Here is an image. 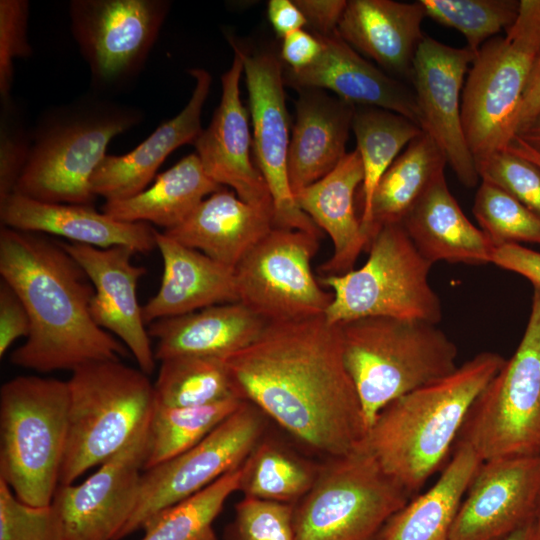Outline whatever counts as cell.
<instances>
[{"mask_svg": "<svg viewBox=\"0 0 540 540\" xmlns=\"http://www.w3.org/2000/svg\"><path fill=\"white\" fill-rule=\"evenodd\" d=\"M225 361L236 395L310 450L327 458L364 443L367 427L340 326L324 315L268 323Z\"/></svg>", "mask_w": 540, "mask_h": 540, "instance_id": "obj_1", "label": "cell"}, {"mask_svg": "<svg viewBox=\"0 0 540 540\" xmlns=\"http://www.w3.org/2000/svg\"><path fill=\"white\" fill-rule=\"evenodd\" d=\"M0 275L22 300L31 323L25 342L10 354L13 365L39 373L72 372L128 354L94 322V286L62 242L1 226Z\"/></svg>", "mask_w": 540, "mask_h": 540, "instance_id": "obj_2", "label": "cell"}, {"mask_svg": "<svg viewBox=\"0 0 540 540\" xmlns=\"http://www.w3.org/2000/svg\"><path fill=\"white\" fill-rule=\"evenodd\" d=\"M481 352L451 374L388 404L365 444L382 469L410 495L444 464L477 397L505 362Z\"/></svg>", "mask_w": 540, "mask_h": 540, "instance_id": "obj_3", "label": "cell"}, {"mask_svg": "<svg viewBox=\"0 0 540 540\" xmlns=\"http://www.w3.org/2000/svg\"><path fill=\"white\" fill-rule=\"evenodd\" d=\"M144 112L88 92L51 106L31 129V150L13 193L50 203L93 205L91 177L111 140L138 126Z\"/></svg>", "mask_w": 540, "mask_h": 540, "instance_id": "obj_4", "label": "cell"}, {"mask_svg": "<svg viewBox=\"0 0 540 540\" xmlns=\"http://www.w3.org/2000/svg\"><path fill=\"white\" fill-rule=\"evenodd\" d=\"M338 325L367 432L388 404L458 367L457 346L437 324L375 316Z\"/></svg>", "mask_w": 540, "mask_h": 540, "instance_id": "obj_5", "label": "cell"}, {"mask_svg": "<svg viewBox=\"0 0 540 540\" xmlns=\"http://www.w3.org/2000/svg\"><path fill=\"white\" fill-rule=\"evenodd\" d=\"M67 381L17 376L0 389V479L32 506H48L59 486L68 434Z\"/></svg>", "mask_w": 540, "mask_h": 540, "instance_id": "obj_6", "label": "cell"}, {"mask_svg": "<svg viewBox=\"0 0 540 540\" xmlns=\"http://www.w3.org/2000/svg\"><path fill=\"white\" fill-rule=\"evenodd\" d=\"M148 376L120 360L90 362L71 372L59 485L101 465L149 422L155 394Z\"/></svg>", "mask_w": 540, "mask_h": 540, "instance_id": "obj_7", "label": "cell"}, {"mask_svg": "<svg viewBox=\"0 0 540 540\" xmlns=\"http://www.w3.org/2000/svg\"><path fill=\"white\" fill-rule=\"evenodd\" d=\"M540 58V0H520L504 36L486 41L464 83L461 117L476 164L505 151L516 136L525 89Z\"/></svg>", "mask_w": 540, "mask_h": 540, "instance_id": "obj_8", "label": "cell"}, {"mask_svg": "<svg viewBox=\"0 0 540 540\" xmlns=\"http://www.w3.org/2000/svg\"><path fill=\"white\" fill-rule=\"evenodd\" d=\"M367 252L360 268L318 278L333 294L324 314L329 323L375 316L441 321V301L428 281L433 264L419 253L402 224L380 228Z\"/></svg>", "mask_w": 540, "mask_h": 540, "instance_id": "obj_9", "label": "cell"}, {"mask_svg": "<svg viewBox=\"0 0 540 540\" xmlns=\"http://www.w3.org/2000/svg\"><path fill=\"white\" fill-rule=\"evenodd\" d=\"M410 497L364 442L320 463L312 487L293 505L296 540H375Z\"/></svg>", "mask_w": 540, "mask_h": 540, "instance_id": "obj_10", "label": "cell"}, {"mask_svg": "<svg viewBox=\"0 0 540 540\" xmlns=\"http://www.w3.org/2000/svg\"><path fill=\"white\" fill-rule=\"evenodd\" d=\"M458 443L470 446L482 462L540 456V287L534 286L516 351L477 397Z\"/></svg>", "mask_w": 540, "mask_h": 540, "instance_id": "obj_11", "label": "cell"}, {"mask_svg": "<svg viewBox=\"0 0 540 540\" xmlns=\"http://www.w3.org/2000/svg\"><path fill=\"white\" fill-rule=\"evenodd\" d=\"M168 0H71L70 28L91 92L112 98L140 76L168 16Z\"/></svg>", "mask_w": 540, "mask_h": 540, "instance_id": "obj_12", "label": "cell"}, {"mask_svg": "<svg viewBox=\"0 0 540 540\" xmlns=\"http://www.w3.org/2000/svg\"><path fill=\"white\" fill-rule=\"evenodd\" d=\"M319 239L274 227L235 267L239 302L267 323L324 315L333 294L312 272Z\"/></svg>", "mask_w": 540, "mask_h": 540, "instance_id": "obj_13", "label": "cell"}, {"mask_svg": "<svg viewBox=\"0 0 540 540\" xmlns=\"http://www.w3.org/2000/svg\"><path fill=\"white\" fill-rule=\"evenodd\" d=\"M266 428L264 413L245 401L196 445L144 470L135 508L117 540L142 529L155 514L195 495L241 466Z\"/></svg>", "mask_w": 540, "mask_h": 540, "instance_id": "obj_14", "label": "cell"}, {"mask_svg": "<svg viewBox=\"0 0 540 540\" xmlns=\"http://www.w3.org/2000/svg\"><path fill=\"white\" fill-rule=\"evenodd\" d=\"M227 39L243 62L253 124L254 163L272 198L274 227L301 230L321 238L322 231L297 205L289 182V114L280 54L271 47L249 48L229 35Z\"/></svg>", "mask_w": 540, "mask_h": 540, "instance_id": "obj_15", "label": "cell"}, {"mask_svg": "<svg viewBox=\"0 0 540 540\" xmlns=\"http://www.w3.org/2000/svg\"><path fill=\"white\" fill-rule=\"evenodd\" d=\"M474 58L467 47L455 48L425 35L415 55L410 81L423 132L434 140L447 165L468 188L480 180L461 117L464 79Z\"/></svg>", "mask_w": 540, "mask_h": 540, "instance_id": "obj_16", "label": "cell"}, {"mask_svg": "<svg viewBox=\"0 0 540 540\" xmlns=\"http://www.w3.org/2000/svg\"><path fill=\"white\" fill-rule=\"evenodd\" d=\"M148 423L85 481L58 486L52 503L66 540H117L137 502Z\"/></svg>", "mask_w": 540, "mask_h": 540, "instance_id": "obj_17", "label": "cell"}, {"mask_svg": "<svg viewBox=\"0 0 540 540\" xmlns=\"http://www.w3.org/2000/svg\"><path fill=\"white\" fill-rule=\"evenodd\" d=\"M540 456L482 462L463 498L449 540H504L535 520Z\"/></svg>", "mask_w": 540, "mask_h": 540, "instance_id": "obj_18", "label": "cell"}, {"mask_svg": "<svg viewBox=\"0 0 540 540\" xmlns=\"http://www.w3.org/2000/svg\"><path fill=\"white\" fill-rule=\"evenodd\" d=\"M62 245L94 286L90 305L94 322L119 338L140 370L152 374L156 359L136 293L146 268L132 262L136 252L125 246L97 248L73 242Z\"/></svg>", "mask_w": 540, "mask_h": 540, "instance_id": "obj_19", "label": "cell"}, {"mask_svg": "<svg viewBox=\"0 0 540 540\" xmlns=\"http://www.w3.org/2000/svg\"><path fill=\"white\" fill-rule=\"evenodd\" d=\"M234 52L231 67L221 76L222 94L211 122L194 141L206 174L219 185L228 186L244 202L273 215L266 182L251 159L252 140L248 113L240 97L239 82L244 70Z\"/></svg>", "mask_w": 540, "mask_h": 540, "instance_id": "obj_20", "label": "cell"}, {"mask_svg": "<svg viewBox=\"0 0 540 540\" xmlns=\"http://www.w3.org/2000/svg\"><path fill=\"white\" fill-rule=\"evenodd\" d=\"M314 35L322 44L319 57L303 69L284 66L285 85L297 90H329L356 106L377 107L400 114L422 129L413 88L366 60L337 30L328 35Z\"/></svg>", "mask_w": 540, "mask_h": 540, "instance_id": "obj_21", "label": "cell"}, {"mask_svg": "<svg viewBox=\"0 0 540 540\" xmlns=\"http://www.w3.org/2000/svg\"><path fill=\"white\" fill-rule=\"evenodd\" d=\"M195 80L192 95L173 118L161 123L143 142L123 155L107 154L91 177L93 194L105 201L131 198L155 179L164 160L174 150L193 144L203 130L201 112L212 83L211 74L202 68L188 69Z\"/></svg>", "mask_w": 540, "mask_h": 540, "instance_id": "obj_22", "label": "cell"}, {"mask_svg": "<svg viewBox=\"0 0 540 540\" xmlns=\"http://www.w3.org/2000/svg\"><path fill=\"white\" fill-rule=\"evenodd\" d=\"M0 221L1 226L97 248L125 246L143 254L156 248L151 224L119 221L93 205L43 202L11 193L0 200Z\"/></svg>", "mask_w": 540, "mask_h": 540, "instance_id": "obj_23", "label": "cell"}, {"mask_svg": "<svg viewBox=\"0 0 540 540\" xmlns=\"http://www.w3.org/2000/svg\"><path fill=\"white\" fill-rule=\"evenodd\" d=\"M420 1L350 0L337 27L340 37L391 76L411 81L416 52L425 35Z\"/></svg>", "mask_w": 540, "mask_h": 540, "instance_id": "obj_24", "label": "cell"}, {"mask_svg": "<svg viewBox=\"0 0 540 540\" xmlns=\"http://www.w3.org/2000/svg\"><path fill=\"white\" fill-rule=\"evenodd\" d=\"M163 261L158 292L142 306L146 325L209 306L239 302L235 269L156 230Z\"/></svg>", "mask_w": 540, "mask_h": 540, "instance_id": "obj_25", "label": "cell"}, {"mask_svg": "<svg viewBox=\"0 0 540 540\" xmlns=\"http://www.w3.org/2000/svg\"><path fill=\"white\" fill-rule=\"evenodd\" d=\"M298 93L287 161L294 195L329 174L345 157L356 109L322 89H300Z\"/></svg>", "mask_w": 540, "mask_h": 540, "instance_id": "obj_26", "label": "cell"}, {"mask_svg": "<svg viewBox=\"0 0 540 540\" xmlns=\"http://www.w3.org/2000/svg\"><path fill=\"white\" fill-rule=\"evenodd\" d=\"M362 181V161L355 149L329 174L294 195L299 208L332 240L333 253L318 268L321 276L353 270L361 252L367 251L368 240L354 204Z\"/></svg>", "mask_w": 540, "mask_h": 540, "instance_id": "obj_27", "label": "cell"}, {"mask_svg": "<svg viewBox=\"0 0 540 540\" xmlns=\"http://www.w3.org/2000/svg\"><path fill=\"white\" fill-rule=\"evenodd\" d=\"M273 228L271 213L244 202L223 187L206 197L181 224L163 232L235 269Z\"/></svg>", "mask_w": 540, "mask_h": 540, "instance_id": "obj_28", "label": "cell"}, {"mask_svg": "<svg viewBox=\"0 0 540 540\" xmlns=\"http://www.w3.org/2000/svg\"><path fill=\"white\" fill-rule=\"evenodd\" d=\"M268 323L241 302L209 306L147 325L155 359L197 355L227 358L253 343Z\"/></svg>", "mask_w": 540, "mask_h": 540, "instance_id": "obj_29", "label": "cell"}, {"mask_svg": "<svg viewBox=\"0 0 540 540\" xmlns=\"http://www.w3.org/2000/svg\"><path fill=\"white\" fill-rule=\"evenodd\" d=\"M402 225L419 253L432 264L492 262L495 247L461 210L444 173L431 184Z\"/></svg>", "mask_w": 540, "mask_h": 540, "instance_id": "obj_30", "label": "cell"}, {"mask_svg": "<svg viewBox=\"0 0 540 540\" xmlns=\"http://www.w3.org/2000/svg\"><path fill=\"white\" fill-rule=\"evenodd\" d=\"M481 464L470 446L455 444L436 482L393 514L375 540H449L459 507Z\"/></svg>", "mask_w": 540, "mask_h": 540, "instance_id": "obj_31", "label": "cell"}, {"mask_svg": "<svg viewBox=\"0 0 540 540\" xmlns=\"http://www.w3.org/2000/svg\"><path fill=\"white\" fill-rule=\"evenodd\" d=\"M221 188L206 174L198 155L191 153L158 174L142 192L125 200L105 201L101 211L119 221L155 224L168 230Z\"/></svg>", "mask_w": 540, "mask_h": 540, "instance_id": "obj_32", "label": "cell"}, {"mask_svg": "<svg viewBox=\"0 0 540 540\" xmlns=\"http://www.w3.org/2000/svg\"><path fill=\"white\" fill-rule=\"evenodd\" d=\"M446 159L425 132L413 139L381 177L371 204L368 245L380 228L402 224L436 178Z\"/></svg>", "mask_w": 540, "mask_h": 540, "instance_id": "obj_33", "label": "cell"}, {"mask_svg": "<svg viewBox=\"0 0 540 540\" xmlns=\"http://www.w3.org/2000/svg\"><path fill=\"white\" fill-rule=\"evenodd\" d=\"M352 131L363 166L360 222L367 238L372 199L381 177L400 151L423 130L400 114L377 107L356 106Z\"/></svg>", "mask_w": 540, "mask_h": 540, "instance_id": "obj_34", "label": "cell"}, {"mask_svg": "<svg viewBox=\"0 0 540 540\" xmlns=\"http://www.w3.org/2000/svg\"><path fill=\"white\" fill-rule=\"evenodd\" d=\"M320 463L265 433L243 463L239 491L244 497L294 505L312 487Z\"/></svg>", "mask_w": 540, "mask_h": 540, "instance_id": "obj_35", "label": "cell"}, {"mask_svg": "<svg viewBox=\"0 0 540 540\" xmlns=\"http://www.w3.org/2000/svg\"><path fill=\"white\" fill-rule=\"evenodd\" d=\"M245 401L235 396L195 407H167L155 403L147 428L144 470L196 445Z\"/></svg>", "mask_w": 540, "mask_h": 540, "instance_id": "obj_36", "label": "cell"}, {"mask_svg": "<svg viewBox=\"0 0 540 540\" xmlns=\"http://www.w3.org/2000/svg\"><path fill=\"white\" fill-rule=\"evenodd\" d=\"M160 362L154 383L158 405L195 407L237 396L224 358L181 355Z\"/></svg>", "mask_w": 540, "mask_h": 540, "instance_id": "obj_37", "label": "cell"}, {"mask_svg": "<svg viewBox=\"0 0 540 540\" xmlns=\"http://www.w3.org/2000/svg\"><path fill=\"white\" fill-rule=\"evenodd\" d=\"M243 464L195 495L168 507L143 525L141 540H217L213 523L226 500L239 491Z\"/></svg>", "mask_w": 540, "mask_h": 540, "instance_id": "obj_38", "label": "cell"}, {"mask_svg": "<svg viewBox=\"0 0 540 540\" xmlns=\"http://www.w3.org/2000/svg\"><path fill=\"white\" fill-rule=\"evenodd\" d=\"M427 17L458 30L476 56L482 45L507 31L515 22L520 1L515 0H420Z\"/></svg>", "mask_w": 540, "mask_h": 540, "instance_id": "obj_39", "label": "cell"}, {"mask_svg": "<svg viewBox=\"0 0 540 540\" xmlns=\"http://www.w3.org/2000/svg\"><path fill=\"white\" fill-rule=\"evenodd\" d=\"M473 214L495 248L518 242L540 244V217L496 185L481 181Z\"/></svg>", "mask_w": 540, "mask_h": 540, "instance_id": "obj_40", "label": "cell"}, {"mask_svg": "<svg viewBox=\"0 0 540 540\" xmlns=\"http://www.w3.org/2000/svg\"><path fill=\"white\" fill-rule=\"evenodd\" d=\"M223 540H296L293 504L243 497L224 528Z\"/></svg>", "mask_w": 540, "mask_h": 540, "instance_id": "obj_41", "label": "cell"}, {"mask_svg": "<svg viewBox=\"0 0 540 540\" xmlns=\"http://www.w3.org/2000/svg\"><path fill=\"white\" fill-rule=\"evenodd\" d=\"M0 540H66L53 503L32 506L20 501L0 479Z\"/></svg>", "mask_w": 540, "mask_h": 540, "instance_id": "obj_42", "label": "cell"}, {"mask_svg": "<svg viewBox=\"0 0 540 540\" xmlns=\"http://www.w3.org/2000/svg\"><path fill=\"white\" fill-rule=\"evenodd\" d=\"M481 181L501 188L540 217V167L510 150L476 164Z\"/></svg>", "mask_w": 540, "mask_h": 540, "instance_id": "obj_43", "label": "cell"}, {"mask_svg": "<svg viewBox=\"0 0 540 540\" xmlns=\"http://www.w3.org/2000/svg\"><path fill=\"white\" fill-rule=\"evenodd\" d=\"M31 130L12 99L0 109V200L14 192L29 159Z\"/></svg>", "mask_w": 540, "mask_h": 540, "instance_id": "obj_44", "label": "cell"}, {"mask_svg": "<svg viewBox=\"0 0 540 540\" xmlns=\"http://www.w3.org/2000/svg\"><path fill=\"white\" fill-rule=\"evenodd\" d=\"M30 4L27 0H0V102L11 99L14 60L29 57Z\"/></svg>", "mask_w": 540, "mask_h": 540, "instance_id": "obj_45", "label": "cell"}, {"mask_svg": "<svg viewBox=\"0 0 540 540\" xmlns=\"http://www.w3.org/2000/svg\"><path fill=\"white\" fill-rule=\"evenodd\" d=\"M31 323L17 293L5 281L0 282V357L20 337H27Z\"/></svg>", "mask_w": 540, "mask_h": 540, "instance_id": "obj_46", "label": "cell"}, {"mask_svg": "<svg viewBox=\"0 0 540 540\" xmlns=\"http://www.w3.org/2000/svg\"><path fill=\"white\" fill-rule=\"evenodd\" d=\"M528 279L533 287H540V252L516 243L494 248L492 262Z\"/></svg>", "mask_w": 540, "mask_h": 540, "instance_id": "obj_47", "label": "cell"}, {"mask_svg": "<svg viewBox=\"0 0 540 540\" xmlns=\"http://www.w3.org/2000/svg\"><path fill=\"white\" fill-rule=\"evenodd\" d=\"M311 33L328 35L337 30L347 5L345 0H294Z\"/></svg>", "mask_w": 540, "mask_h": 540, "instance_id": "obj_48", "label": "cell"}, {"mask_svg": "<svg viewBox=\"0 0 540 540\" xmlns=\"http://www.w3.org/2000/svg\"><path fill=\"white\" fill-rule=\"evenodd\" d=\"M321 51L320 40L313 33L301 29L282 38L279 54L285 67L299 70L311 65Z\"/></svg>", "mask_w": 540, "mask_h": 540, "instance_id": "obj_49", "label": "cell"}, {"mask_svg": "<svg viewBox=\"0 0 540 540\" xmlns=\"http://www.w3.org/2000/svg\"><path fill=\"white\" fill-rule=\"evenodd\" d=\"M267 14L274 31L282 38L307 26L305 16L294 1L270 0Z\"/></svg>", "mask_w": 540, "mask_h": 540, "instance_id": "obj_50", "label": "cell"}, {"mask_svg": "<svg viewBox=\"0 0 540 540\" xmlns=\"http://www.w3.org/2000/svg\"><path fill=\"white\" fill-rule=\"evenodd\" d=\"M540 112V58L536 62L525 89L517 121L520 133Z\"/></svg>", "mask_w": 540, "mask_h": 540, "instance_id": "obj_51", "label": "cell"}, {"mask_svg": "<svg viewBox=\"0 0 540 540\" xmlns=\"http://www.w3.org/2000/svg\"><path fill=\"white\" fill-rule=\"evenodd\" d=\"M515 137L521 139L529 147L540 154V112L529 125Z\"/></svg>", "mask_w": 540, "mask_h": 540, "instance_id": "obj_52", "label": "cell"}, {"mask_svg": "<svg viewBox=\"0 0 540 540\" xmlns=\"http://www.w3.org/2000/svg\"><path fill=\"white\" fill-rule=\"evenodd\" d=\"M507 150L528 159L540 167V154L529 147L521 139L515 137Z\"/></svg>", "mask_w": 540, "mask_h": 540, "instance_id": "obj_53", "label": "cell"}, {"mask_svg": "<svg viewBox=\"0 0 540 540\" xmlns=\"http://www.w3.org/2000/svg\"><path fill=\"white\" fill-rule=\"evenodd\" d=\"M537 529L536 520L519 528L504 540H533Z\"/></svg>", "mask_w": 540, "mask_h": 540, "instance_id": "obj_54", "label": "cell"}, {"mask_svg": "<svg viewBox=\"0 0 540 540\" xmlns=\"http://www.w3.org/2000/svg\"><path fill=\"white\" fill-rule=\"evenodd\" d=\"M535 520L538 523H540V492H539L538 499H537V504H536Z\"/></svg>", "mask_w": 540, "mask_h": 540, "instance_id": "obj_55", "label": "cell"}, {"mask_svg": "<svg viewBox=\"0 0 540 540\" xmlns=\"http://www.w3.org/2000/svg\"><path fill=\"white\" fill-rule=\"evenodd\" d=\"M536 523H537V529H536V533L533 540H540V523H538L537 521Z\"/></svg>", "mask_w": 540, "mask_h": 540, "instance_id": "obj_56", "label": "cell"}]
</instances>
